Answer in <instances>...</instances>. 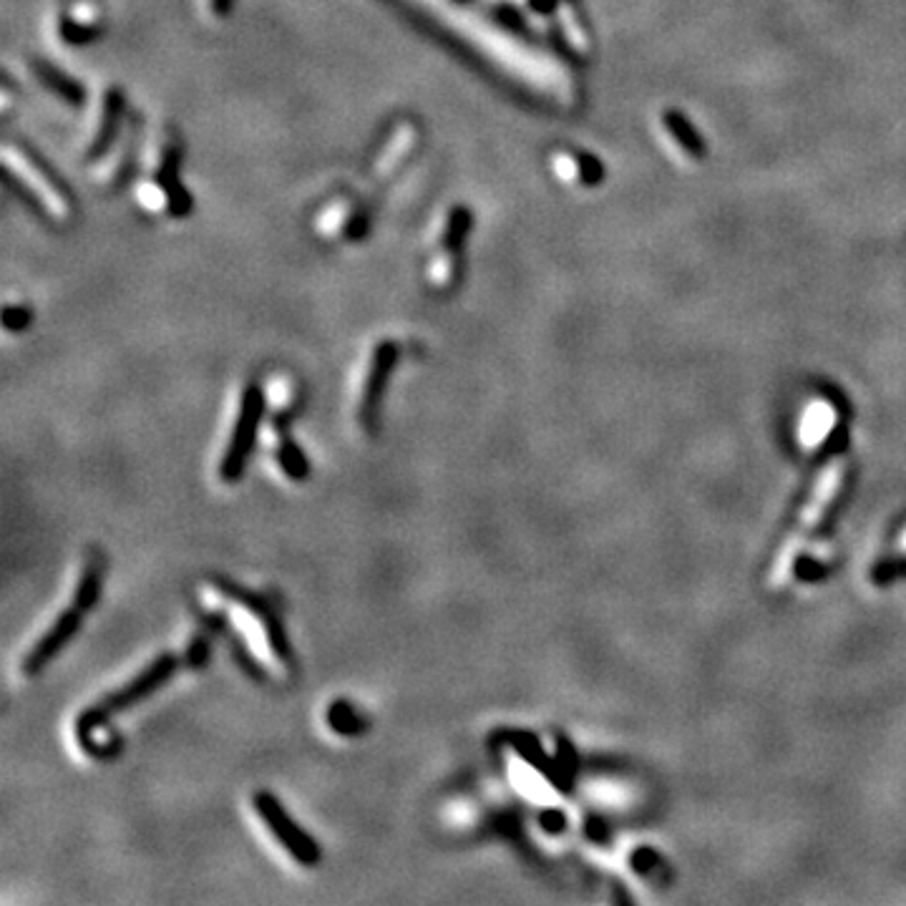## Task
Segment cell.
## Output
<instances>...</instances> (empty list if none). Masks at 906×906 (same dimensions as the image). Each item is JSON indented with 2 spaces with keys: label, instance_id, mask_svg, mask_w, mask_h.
Instances as JSON below:
<instances>
[{
  "label": "cell",
  "instance_id": "6da1fadb",
  "mask_svg": "<svg viewBox=\"0 0 906 906\" xmlns=\"http://www.w3.org/2000/svg\"><path fill=\"white\" fill-rule=\"evenodd\" d=\"M179 670V657L172 655V652H164L159 655L157 660H151L146 665L144 672H139L136 677H131L129 683L121 685L119 690L109 693L106 698H101L99 703L91 705L84 715H79L76 720V738H79L81 748L91 740L94 730L106 728L111 718L116 715L126 713V710L134 708L136 703L146 700L149 695L157 693L164 683H167L169 677Z\"/></svg>",
  "mask_w": 906,
  "mask_h": 906
},
{
  "label": "cell",
  "instance_id": "7a4b0ae2",
  "mask_svg": "<svg viewBox=\"0 0 906 906\" xmlns=\"http://www.w3.org/2000/svg\"><path fill=\"white\" fill-rule=\"evenodd\" d=\"M262 416H265V391L257 383H250L240 398V411H237L235 428H232L230 446L219 461V479L227 481V484H235L245 476L250 456L257 446Z\"/></svg>",
  "mask_w": 906,
  "mask_h": 906
},
{
  "label": "cell",
  "instance_id": "3957f363",
  "mask_svg": "<svg viewBox=\"0 0 906 906\" xmlns=\"http://www.w3.org/2000/svg\"><path fill=\"white\" fill-rule=\"evenodd\" d=\"M252 803H255L257 816L267 823V828L272 831V836L280 841L282 849H285L287 854L297 861V864L315 866L320 859H323V851H320L318 841H315L313 836H310L308 831H305V828H302L300 823H297L295 818L285 811V806H282V803L277 801L272 793H267V791L255 793Z\"/></svg>",
  "mask_w": 906,
  "mask_h": 906
},
{
  "label": "cell",
  "instance_id": "277c9868",
  "mask_svg": "<svg viewBox=\"0 0 906 906\" xmlns=\"http://www.w3.org/2000/svg\"><path fill=\"white\" fill-rule=\"evenodd\" d=\"M6 167L23 184V189L41 204L43 212L51 214L53 219H66L71 214V202H68L66 192L53 184L46 169L38 167L26 151L16 149L13 144H6Z\"/></svg>",
  "mask_w": 906,
  "mask_h": 906
},
{
  "label": "cell",
  "instance_id": "5b68a950",
  "mask_svg": "<svg viewBox=\"0 0 906 906\" xmlns=\"http://www.w3.org/2000/svg\"><path fill=\"white\" fill-rule=\"evenodd\" d=\"M396 360H398V348L391 343V340H383V343L375 345L373 358H370V365H368V375H365L363 396H360V408H358V421L368 433H375V428H378L383 398H386L388 381H391V373H393V368H396Z\"/></svg>",
  "mask_w": 906,
  "mask_h": 906
},
{
  "label": "cell",
  "instance_id": "8992f818",
  "mask_svg": "<svg viewBox=\"0 0 906 906\" xmlns=\"http://www.w3.org/2000/svg\"><path fill=\"white\" fill-rule=\"evenodd\" d=\"M86 615H89V610L71 599V607L53 620V625L48 627L46 635H43L41 640L33 645V650L26 655V660H23V672H26L28 677L41 675V672L51 665L53 657L76 637V632L84 625Z\"/></svg>",
  "mask_w": 906,
  "mask_h": 906
},
{
  "label": "cell",
  "instance_id": "52a82bcc",
  "mask_svg": "<svg viewBox=\"0 0 906 906\" xmlns=\"http://www.w3.org/2000/svg\"><path fill=\"white\" fill-rule=\"evenodd\" d=\"M214 587H217L219 592L227 594V597L235 599V602H240L242 607H245V610L250 612L252 617H257L260 622H265L267 640H270V645H272V650H275V655L280 657L282 662H287V665H292V662H295V655H292L290 640H287V635H285V627H282L280 617H277L275 612H272V607L265 602V599L257 597V594H252V592H247V589H242L240 584L227 582V579H217V584H214Z\"/></svg>",
  "mask_w": 906,
  "mask_h": 906
},
{
  "label": "cell",
  "instance_id": "ba28073f",
  "mask_svg": "<svg viewBox=\"0 0 906 906\" xmlns=\"http://www.w3.org/2000/svg\"><path fill=\"white\" fill-rule=\"evenodd\" d=\"M121 114H124V99L116 94L114 89L106 91L99 101V109L94 114V124H91L89 134H86V146L84 154L89 159L99 157L114 144V136L119 131L121 124Z\"/></svg>",
  "mask_w": 906,
  "mask_h": 906
},
{
  "label": "cell",
  "instance_id": "9c48e42d",
  "mask_svg": "<svg viewBox=\"0 0 906 906\" xmlns=\"http://www.w3.org/2000/svg\"><path fill=\"white\" fill-rule=\"evenodd\" d=\"M101 28V11L89 3L81 0L73 6V11L63 18V38H68L71 43H86L89 38H94Z\"/></svg>",
  "mask_w": 906,
  "mask_h": 906
},
{
  "label": "cell",
  "instance_id": "30bf717a",
  "mask_svg": "<svg viewBox=\"0 0 906 906\" xmlns=\"http://www.w3.org/2000/svg\"><path fill=\"white\" fill-rule=\"evenodd\" d=\"M413 144H416V129H413L411 124L398 126V129L393 131L391 141L386 144V149H383L381 154H378V159H375V174H378V177L391 174L393 169L406 159V154L413 149Z\"/></svg>",
  "mask_w": 906,
  "mask_h": 906
},
{
  "label": "cell",
  "instance_id": "8fae6325",
  "mask_svg": "<svg viewBox=\"0 0 906 906\" xmlns=\"http://www.w3.org/2000/svg\"><path fill=\"white\" fill-rule=\"evenodd\" d=\"M355 224H358V214H355L353 204H348L345 199H335L325 212H320L318 232L325 237L350 235Z\"/></svg>",
  "mask_w": 906,
  "mask_h": 906
},
{
  "label": "cell",
  "instance_id": "7c38bea8",
  "mask_svg": "<svg viewBox=\"0 0 906 906\" xmlns=\"http://www.w3.org/2000/svg\"><path fill=\"white\" fill-rule=\"evenodd\" d=\"M365 723H368L365 715L358 713V710L353 708V703H348V700H335L328 708V725L338 735H345V738H353V735L363 733Z\"/></svg>",
  "mask_w": 906,
  "mask_h": 906
},
{
  "label": "cell",
  "instance_id": "4fadbf2b",
  "mask_svg": "<svg viewBox=\"0 0 906 906\" xmlns=\"http://www.w3.org/2000/svg\"><path fill=\"white\" fill-rule=\"evenodd\" d=\"M459 275H461L459 250H441V247H438V255L433 257L431 267H428V280L436 287H448L459 280Z\"/></svg>",
  "mask_w": 906,
  "mask_h": 906
},
{
  "label": "cell",
  "instance_id": "5bb4252c",
  "mask_svg": "<svg viewBox=\"0 0 906 906\" xmlns=\"http://www.w3.org/2000/svg\"><path fill=\"white\" fill-rule=\"evenodd\" d=\"M277 461H280V469L285 471L292 481H305L310 476L308 456H305V451H302L297 443H292L290 438H285V441L280 443V448H277Z\"/></svg>",
  "mask_w": 906,
  "mask_h": 906
},
{
  "label": "cell",
  "instance_id": "9a60e30c",
  "mask_svg": "<svg viewBox=\"0 0 906 906\" xmlns=\"http://www.w3.org/2000/svg\"><path fill=\"white\" fill-rule=\"evenodd\" d=\"M202 6L209 16H224L227 8L232 6V0H202Z\"/></svg>",
  "mask_w": 906,
  "mask_h": 906
}]
</instances>
